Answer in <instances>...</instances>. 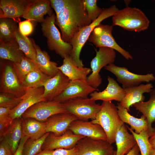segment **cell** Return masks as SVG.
<instances>
[{
	"label": "cell",
	"mask_w": 155,
	"mask_h": 155,
	"mask_svg": "<svg viewBox=\"0 0 155 155\" xmlns=\"http://www.w3.org/2000/svg\"><path fill=\"white\" fill-rule=\"evenodd\" d=\"M92 22L83 0H68L66 5L56 16L55 24L59 27L63 40L70 43L77 33Z\"/></svg>",
	"instance_id": "obj_1"
},
{
	"label": "cell",
	"mask_w": 155,
	"mask_h": 155,
	"mask_svg": "<svg viewBox=\"0 0 155 155\" xmlns=\"http://www.w3.org/2000/svg\"><path fill=\"white\" fill-rule=\"evenodd\" d=\"M101 108L95 119L91 121L99 125L106 135L107 141L112 144L115 142L118 131L124 124L119 115L117 106L111 101H103Z\"/></svg>",
	"instance_id": "obj_2"
},
{
	"label": "cell",
	"mask_w": 155,
	"mask_h": 155,
	"mask_svg": "<svg viewBox=\"0 0 155 155\" xmlns=\"http://www.w3.org/2000/svg\"><path fill=\"white\" fill-rule=\"evenodd\" d=\"M119 10L115 5L103 9L101 14L95 21L82 29L74 36L70 43L72 47L70 56L75 65L79 67H84L82 61L80 59V55L83 46L92 31L102 21L113 16Z\"/></svg>",
	"instance_id": "obj_3"
},
{
	"label": "cell",
	"mask_w": 155,
	"mask_h": 155,
	"mask_svg": "<svg viewBox=\"0 0 155 155\" xmlns=\"http://www.w3.org/2000/svg\"><path fill=\"white\" fill-rule=\"evenodd\" d=\"M112 20L113 26H118L127 30L138 32L147 30L150 23L141 10L128 6L119 10L113 16Z\"/></svg>",
	"instance_id": "obj_4"
},
{
	"label": "cell",
	"mask_w": 155,
	"mask_h": 155,
	"mask_svg": "<svg viewBox=\"0 0 155 155\" xmlns=\"http://www.w3.org/2000/svg\"><path fill=\"white\" fill-rule=\"evenodd\" d=\"M56 15L53 13L47 16L41 23V30L43 35L47 39V43L49 50L54 51L62 58L70 56L72 47L69 43L62 39L60 33L55 26Z\"/></svg>",
	"instance_id": "obj_5"
},
{
	"label": "cell",
	"mask_w": 155,
	"mask_h": 155,
	"mask_svg": "<svg viewBox=\"0 0 155 155\" xmlns=\"http://www.w3.org/2000/svg\"><path fill=\"white\" fill-rule=\"evenodd\" d=\"M62 103L67 112L75 116L78 119L84 121L94 119L101 107V105L88 97L74 98Z\"/></svg>",
	"instance_id": "obj_6"
},
{
	"label": "cell",
	"mask_w": 155,
	"mask_h": 155,
	"mask_svg": "<svg viewBox=\"0 0 155 155\" xmlns=\"http://www.w3.org/2000/svg\"><path fill=\"white\" fill-rule=\"evenodd\" d=\"M113 27L112 25L100 23L93 30L88 41L96 47L109 48L117 51L125 59H132L133 57L129 52L120 46L116 42L112 34Z\"/></svg>",
	"instance_id": "obj_7"
},
{
	"label": "cell",
	"mask_w": 155,
	"mask_h": 155,
	"mask_svg": "<svg viewBox=\"0 0 155 155\" xmlns=\"http://www.w3.org/2000/svg\"><path fill=\"white\" fill-rule=\"evenodd\" d=\"M116 57V53L113 49L105 47L99 48L96 51L95 56L90 62L92 73L89 75L87 81L93 88H97L101 84L102 78L99 73L104 67L113 63Z\"/></svg>",
	"instance_id": "obj_8"
},
{
	"label": "cell",
	"mask_w": 155,
	"mask_h": 155,
	"mask_svg": "<svg viewBox=\"0 0 155 155\" xmlns=\"http://www.w3.org/2000/svg\"><path fill=\"white\" fill-rule=\"evenodd\" d=\"M0 84L1 92L13 95L18 97L23 96L26 89L20 83L10 61L1 63Z\"/></svg>",
	"instance_id": "obj_9"
},
{
	"label": "cell",
	"mask_w": 155,
	"mask_h": 155,
	"mask_svg": "<svg viewBox=\"0 0 155 155\" xmlns=\"http://www.w3.org/2000/svg\"><path fill=\"white\" fill-rule=\"evenodd\" d=\"M67 112L62 103L53 100L42 101L30 107L23 114V118H30L45 122L51 116Z\"/></svg>",
	"instance_id": "obj_10"
},
{
	"label": "cell",
	"mask_w": 155,
	"mask_h": 155,
	"mask_svg": "<svg viewBox=\"0 0 155 155\" xmlns=\"http://www.w3.org/2000/svg\"><path fill=\"white\" fill-rule=\"evenodd\" d=\"M75 148V155H113L116 151L107 141L86 137L80 140Z\"/></svg>",
	"instance_id": "obj_11"
},
{
	"label": "cell",
	"mask_w": 155,
	"mask_h": 155,
	"mask_svg": "<svg viewBox=\"0 0 155 155\" xmlns=\"http://www.w3.org/2000/svg\"><path fill=\"white\" fill-rule=\"evenodd\" d=\"M104 69L116 76L117 82L122 84L123 88L137 86L142 82L149 83L155 80V77L152 73L146 75L135 74L129 71L126 67L118 66L113 63L106 66Z\"/></svg>",
	"instance_id": "obj_12"
},
{
	"label": "cell",
	"mask_w": 155,
	"mask_h": 155,
	"mask_svg": "<svg viewBox=\"0 0 155 155\" xmlns=\"http://www.w3.org/2000/svg\"><path fill=\"white\" fill-rule=\"evenodd\" d=\"M96 91L98 90L90 86L87 80L70 81L62 93L52 100L62 103L74 98L88 97L89 95Z\"/></svg>",
	"instance_id": "obj_13"
},
{
	"label": "cell",
	"mask_w": 155,
	"mask_h": 155,
	"mask_svg": "<svg viewBox=\"0 0 155 155\" xmlns=\"http://www.w3.org/2000/svg\"><path fill=\"white\" fill-rule=\"evenodd\" d=\"M84 137L75 134L69 129L63 134L59 136L49 133L42 146V150L71 149L74 148L78 142Z\"/></svg>",
	"instance_id": "obj_14"
},
{
	"label": "cell",
	"mask_w": 155,
	"mask_h": 155,
	"mask_svg": "<svg viewBox=\"0 0 155 155\" xmlns=\"http://www.w3.org/2000/svg\"><path fill=\"white\" fill-rule=\"evenodd\" d=\"M44 92L43 87L27 88L19 104L11 109L9 114L10 118L13 120L21 117L23 114L32 106L39 102L45 101Z\"/></svg>",
	"instance_id": "obj_15"
},
{
	"label": "cell",
	"mask_w": 155,
	"mask_h": 155,
	"mask_svg": "<svg viewBox=\"0 0 155 155\" xmlns=\"http://www.w3.org/2000/svg\"><path fill=\"white\" fill-rule=\"evenodd\" d=\"M74 133L98 140L107 141L106 135L102 128L91 121L76 120L73 121L68 129Z\"/></svg>",
	"instance_id": "obj_16"
},
{
	"label": "cell",
	"mask_w": 155,
	"mask_h": 155,
	"mask_svg": "<svg viewBox=\"0 0 155 155\" xmlns=\"http://www.w3.org/2000/svg\"><path fill=\"white\" fill-rule=\"evenodd\" d=\"M34 0H0V18L15 20L22 17Z\"/></svg>",
	"instance_id": "obj_17"
},
{
	"label": "cell",
	"mask_w": 155,
	"mask_h": 155,
	"mask_svg": "<svg viewBox=\"0 0 155 155\" xmlns=\"http://www.w3.org/2000/svg\"><path fill=\"white\" fill-rule=\"evenodd\" d=\"M77 119L67 112L54 115L45 122L46 132L52 133L57 136L61 135L68 129L71 123Z\"/></svg>",
	"instance_id": "obj_18"
},
{
	"label": "cell",
	"mask_w": 155,
	"mask_h": 155,
	"mask_svg": "<svg viewBox=\"0 0 155 155\" xmlns=\"http://www.w3.org/2000/svg\"><path fill=\"white\" fill-rule=\"evenodd\" d=\"M70 80L59 70L54 77L50 78L44 84L43 97L45 101H52L64 91Z\"/></svg>",
	"instance_id": "obj_19"
},
{
	"label": "cell",
	"mask_w": 155,
	"mask_h": 155,
	"mask_svg": "<svg viewBox=\"0 0 155 155\" xmlns=\"http://www.w3.org/2000/svg\"><path fill=\"white\" fill-rule=\"evenodd\" d=\"M108 83L106 88L101 92L95 91L90 94V98L95 101L116 100L119 102L125 95L124 88L121 87L113 78L109 76L107 77Z\"/></svg>",
	"instance_id": "obj_20"
},
{
	"label": "cell",
	"mask_w": 155,
	"mask_h": 155,
	"mask_svg": "<svg viewBox=\"0 0 155 155\" xmlns=\"http://www.w3.org/2000/svg\"><path fill=\"white\" fill-rule=\"evenodd\" d=\"M153 88L152 84L149 83L124 88L125 95L119 103L121 106L130 111L131 106L136 103L144 101L145 96L144 94L150 93Z\"/></svg>",
	"instance_id": "obj_21"
},
{
	"label": "cell",
	"mask_w": 155,
	"mask_h": 155,
	"mask_svg": "<svg viewBox=\"0 0 155 155\" xmlns=\"http://www.w3.org/2000/svg\"><path fill=\"white\" fill-rule=\"evenodd\" d=\"M53 13L50 0H34L22 17L41 23L44 20V15L50 16Z\"/></svg>",
	"instance_id": "obj_22"
},
{
	"label": "cell",
	"mask_w": 155,
	"mask_h": 155,
	"mask_svg": "<svg viewBox=\"0 0 155 155\" xmlns=\"http://www.w3.org/2000/svg\"><path fill=\"white\" fill-rule=\"evenodd\" d=\"M63 59V64L58 68L70 81L87 80L88 75L91 71V68L78 67L74 64L70 56Z\"/></svg>",
	"instance_id": "obj_23"
},
{
	"label": "cell",
	"mask_w": 155,
	"mask_h": 155,
	"mask_svg": "<svg viewBox=\"0 0 155 155\" xmlns=\"http://www.w3.org/2000/svg\"><path fill=\"white\" fill-rule=\"evenodd\" d=\"M127 126L124 123L117 131L115 142L117 147L116 155H125L137 144L133 135L128 131Z\"/></svg>",
	"instance_id": "obj_24"
},
{
	"label": "cell",
	"mask_w": 155,
	"mask_h": 155,
	"mask_svg": "<svg viewBox=\"0 0 155 155\" xmlns=\"http://www.w3.org/2000/svg\"><path fill=\"white\" fill-rule=\"evenodd\" d=\"M32 40L36 51V63L38 67L48 76L50 78L54 77L59 71L57 63L51 61L48 53L45 51H42L33 40Z\"/></svg>",
	"instance_id": "obj_25"
},
{
	"label": "cell",
	"mask_w": 155,
	"mask_h": 155,
	"mask_svg": "<svg viewBox=\"0 0 155 155\" xmlns=\"http://www.w3.org/2000/svg\"><path fill=\"white\" fill-rule=\"evenodd\" d=\"M22 135L28 138L37 139L46 133V123L30 118L22 117Z\"/></svg>",
	"instance_id": "obj_26"
},
{
	"label": "cell",
	"mask_w": 155,
	"mask_h": 155,
	"mask_svg": "<svg viewBox=\"0 0 155 155\" xmlns=\"http://www.w3.org/2000/svg\"><path fill=\"white\" fill-rule=\"evenodd\" d=\"M117 106L119 115L121 121L124 123L129 124L131 128L137 133H139L144 130H148V125L146 117L143 115L140 118L131 115L125 108L120 105L119 103Z\"/></svg>",
	"instance_id": "obj_27"
},
{
	"label": "cell",
	"mask_w": 155,
	"mask_h": 155,
	"mask_svg": "<svg viewBox=\"0 0 155 155\" xmlns=\"http://www.w3.org/2000/svg\"><path fill=\"white\" fill-rule=\"evenodd\" d=\"M150 98L147 101L136 103L133 106L146 118L147 121L149 132L150 135L155 131L152 127V123L155 121V88L150 93Z\"/></svg>",
	"instance_id": "obj_28"
},
{
	"label": "cell",
	"mask_w": 155,
	"mask_h": 155,
	"mask_svg": "<svg viewBox=\"0 0 155 155\" xmlns=\"http://www.w3.org/2000/svg\"><path fill=\"white\" fill-rule=\"evenodd\" d=\"M25 55L20 50L16 40L7 42L0 41V57L13 63L20 62Z\"/></svg>",
	"instance_id": "obj_29"
},
{
	"label": "cell",
	"mask_w": 155,
	"mask_h": 155,
	"mask_svg": "<svg viewBox=\"0 0 155 155\" xmlns=\"http://www.w3.org/2000/svg\"><path fill=\"white\" fill-rule=\"evenodd\" d=\"M21 123L22 117L13 119L3 139L9 145L13 154L22 136Z\"/></svg>",
	"instance_id": "obj_30"
},
{
	"label": "cell",
	"mask_w": 155,
	"mask_h": 155,
	"mask_svg": "<svg viewBox=\"0 0 155 155\" xmlns=\"http://www.w3.org/2000/svg\"><path fill=\"white\" fill-rule=\"evenodd\" d=\"M16 20L8 18L0 19V41H16L15 33L18 27Z\"/></svg>",
	"instance_id": "obj_31"
},
{
	"label": "cell",
	"mask_w": 155,
	"mask_h": 155,
	"mask_svg": "<svg viewBox=\"0 0 155 155\" xmlns=\"http://www.w3.org/2000/svg\"><path fill=\"white\" fill-rule=\"evenodd\" d=\"M15 37L20 50L26 56L33 61L37 65L36 51L32 39L23 35L18 28L16 32Z\"/></svg>",
	"instance_id": "obj_32"
},
{
	"label": "cell",
	"mask_w": 155,
	"mask_h": 155,
	"mask_svg": "<svg viewBox=\"0 0 155 155\" xmlns=\"http://www.w3.org/2000/svg\"><path fill=\"white\" fill-rule=\"evenodd\" d=\"M50 78L38 68L29 73L25 78L22 84L26 89L43 87Z\"/></svg>",
	"instance_id": "obj_33"
},
{
	"label": "cell",
	"mask_w": 155,
	"mask_h": 155,
	"mask_svg": "<svg viewBox=\"0 0 155 155\" xmlns=\"http://www.w3.org/2000/svg\"><path fill=\"white\" fill-rule=\"evenodd\" d=\"M13 63L15 71L21 84L29 73L38 68L35 62L25 55L23 57L20 62Z\"/></svg>",
	"instance_id": "obj_34"
},
{
	"label": "cell",
	"mask_w": 155,
	"mask_h": 155,
	"mask_svg": "<svg viewBox=\"0 0 155 155\" xmlns=\"http://www.w3.org/2000/svg\"><path fill=\"white\" fill-rule=\"evenodd\" d=\"M128 129L135 138L140 152V155H150L152 147L149 141L150 136L148 130H144L137 133L131 128L127 127Z\"/></svg>",
	"instance_id": "obj_35"
},
{
	"label": "cell",
	"mask_w": 155,
	"mask_h": 155,
	"mask_svg": "<svg viewBox=\"0 0 155 155\" xmlns=\"http://www.w3.org/2000/svg\"><path fill=\"white\" fill-rule=\"evenodd\" d=\"M49 133H46L38 139H28L24 145L22 155H35L41 151L42 146Z\"/></svg>",
	"instance_id": "obj_36"
},
{
	"label": "cell",
	"mask_w": 155,
	"mask_h": 155,
	"mask_svg": "<svg viewBox=\"0 0 155 155\" xmlns=\"http://www.w3.org/2000/svg\"><path fill=\"white\" fill-rule=\"evenodd\" d=\"M85 9L89 19L92 22L95 21L101 14L103 9L97 5V0H83Z\"/></svg>",
	"instance_id": "obj_37"
},
{
	"label": "cell",
	"mask_w": 155,
	"mask_h": 155,
	"mask_svg": "<svg viewBox=\"0 0 155 155\" xmlns=\"http://www.w3.org/2000/svg\"><path fill=\"white\" fill-rule=\"evenodd\" d=\"M23 96L18 97L11 94L0 92V107L12 109L19 104Z\"/></svg>",
	"instance_id": "obj_38"
},
{
	"label": "cell",
	"mask_w": 155,
	"mask_h": 155,
	"mask_svg": "<svg viewBox=\"0 0 155 155\" xmlns=\"http://www.w3.org/2000/svg\"><path fill=\"white\" fill-rule=\"evenodd\" d=\"M32 21L29 20H26L19 23V29L23 35L27 36L32 33L34 26Z\"/></svg>",
	"instance_id": "obj_39"
},
{
	"label": "cell",
	"mask_w": 155,
	"mask_h": 155,
	"mask_svg": "<svg viewBox=\"0 0 155 155\" xmlns=\"http://www.w3.org/2000/svg\"><path fill=\"white\" fill-rule=\"evenodd\" d=\"M50 1L51 7L54 10L57 16L66 5L68 0H50Z\"/></svg>",
	"instance_id": "obj_40"
},
{
	"label": "cell",
	"mask_w": 155,
	"mask_h": 155,
	"mask_svg": "<svg viewBox=\"0 0 155 155\" xmlns=\"http://www.w3.org/2000/svg\"><path fill=\"white\" fill-rule=\"evenodd\" d=\"M13 121V120L11 119L7 120L0 121V141L3 139Z\"/></svg>",
	"instance_id": "obj_41"
},
{
	"label": "cell",
	"mask_w": 155,
	"mask_h": 155,
	"mask_svg": "<svg viewBox=\"0 0 155 155\" xmlns=\"http://www.w3.org/2000/svg\"><path fill=\"white\" fill-rule=\"evenodd\" d=\"M8 144L3 139L0 141V155H13Z\"/></svg>",
	"instance_id": "obj_42"
},
{
	"label": "cell",
	"mask_w": 155,
	"mask_h": 155,
	"mask_svg": "<svg viewBox=\"0 0 155 155\" xmlns=\"http://www.w3.org/2000/svg\"><path fill=\"white\" fill-rule=\"evenodd\" d=\"M75 147L69 149H58L53 150V155H75Z\"/></svg>",
	"instance_id": "obj_43"
},
{
	"label": "cell",
	"mask_w": 155,
	"mask_h": 155,
	"mask_svg": "<svg viewBox=\"0 0 155 155\" xmlns=\"http://www.w3.org/2000/svg\"><path fill=\"white\" fill-rule=\"evenodd\" d=\"M11 110V109L8 108L0 107V121L11 119L9 116Z\"/></svg>",
	"instance_id": "obj_44"
},
{
	"label": "cell",
	"mask_w": 155,
	"mask_h": 155,
	"mask_svg": "<svg viewBox=\"0 0 155 155\" xmlns=\"http://www.w3.org/2000/svg\"><path fill=\"white\" fill-rule=\"evenodd\" d=\"M28 138L26 136H22L18 147L13 155H22V150L24 145Z\"/></svg>",
	"instance_id": "obj_45"
},
{
	"label": "cell",
	"mask_w": 155,
	"mask_h": 155,
	"mask_svg": "<svg viewBox=\"0 0 155 155\" xmlns=\"http://www.w3.org/2000/svg\"><path fill=\"white\" fill-rule=\"evenodd\" d=\"M140 152L139 148L137 144L128 153L125 155H140Z\"/></svg>",
	"instance_id": "obj_46"
},
{
	"label": "cell",
	"mask_w": 155,
	"mask_h": 155,
	"mask_svg": "<svg viewBox=\"0 0 155 155\" xmlns=\"http://www.w3.org/2000/svg\"><path fill=\"white\" fill-rule=\"evenodd\" d=\"M54 150H44L35 155H53Z\"/></svg>",
	"instance_id": "obj_47"
},
{
	"label": "cell",
	"mask_w": 155,
	"mask_h": 155,
	"mask_svg": "<svg viewBox=\"0 0 155 155\" xmlns=\"http://www.w3.org/2000/svg\"><path fill=\"white\" fill-rule=\"evenodd\" d=\"M149 140L152 148H155V131L150 135Z\"/></svg>",
	"instance_id": "obj_48"
},
{
	"label": "cell",
	"mask_w": 155,
	"mask_h": 155,
	"mask_svg": "<svg viewBox=\"0 0 155 155\" xmlns=\"http://www.w3.org/2000/svg\"><path fill=\"white\" fill-rule=\"evenodd\" d=\"M150 155H155V148H153L150 152Z\"/></svg>",
	"instance_id": "obj_49"
},
{
	"label": "cell",
	"mask_w": 155,
	"mask_h": 155,
	"mask_svg": "<svg viewBox=\"0 0 155 155\" xmlns=\"http://www.w3.org/2000/svg\"><path fill=\"white\" fill-rule=\"evenodd\" d=\"M116 150L113 155H116Z\"/></svg>",
	"instance_id": "obj_50"
}]
</instances>
